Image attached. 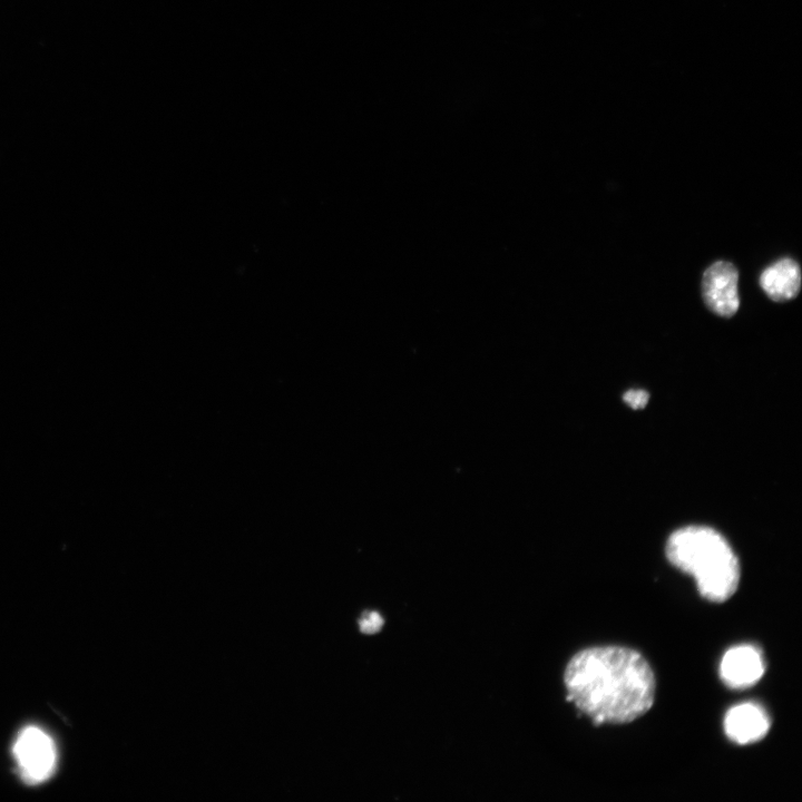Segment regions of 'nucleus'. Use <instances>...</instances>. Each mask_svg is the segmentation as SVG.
Listing matches in <instances>:
<instances>
[{
	"label": "nucleus",
	"instance_id": "nucleus-3",
	"mask_svg": "<svg viewBox=\"0 0 802 802\" xmlns=\"http://www.w3.org/2000/svg\"><path fill=\"white\" fill-rule=\"evenodd\" d=\"M12 752L19 774L28 784H39L55 771V743L47 733L36 726H28L19 733Z\"/></svg>",
	"mask_w": 802,
	"mask_h": 802
},
{
	"label": "nucleus",
	"instance_id": "nucleus-9",
	"mask_svg": "<svg viewBox=\"0 0 802 802\" xmlns=\"http://www.w3.org/2000/svg\"><path fill=\"white\" fill-rule=\"evenodd\" d=\"M648 393L644 390H629L624 394V401L633 409H642L648 401Z\"/></svg>",
	"mask_w": 802,
	"mask_h": 802
},
{
	"label": "nucleus",
	"instance_id": "nucleus-6",
	"mask_svg": "<svg viewBox=\"0 0 802 802\" xmlns=\"http://www.w3.org/2000/svg\"><path fill=\"white\" fill-rule=\"evenodd\" d=\"M771 722L765 710L755 703H743L728 710L724 717V731L737 744H750L762 740Z\"/></svg>",
	"mask_w": 802,
	"mask_h": 802
},
{
	"label": "nucleus",
	"instance_id": "nucleus-7",
	"mask_svg": "<svg viewBox=\"0 0 802 802\" xmlns=\"http://www.w3.org/2000/svg\"><path fill=\"white\" fill-rule=\"evenodd\" d=\"M760 285L772 301L784 302L795 297L801 288L799 264L789 257L774 262L761 273Z\"/></svg>",
	"mask_w": 802,
	"mask_h": 802
},
{
	"label": "nucleus",
	"instance_id": "nucleus-5",
	"mask_svg": "<svg viewBox=\"0 0 802 802\" xmlns=\"http://www.w3.org/2000/svg\"><path fill=\"white\" fill-rule=\"evenodd\" d=\"M765 672L761 651L752 645H741L728 649L720 665V675L731 688H745L760 681Z\"/></svg>",
	"mask_w": 802,
	"mask_h": 802
},
{
	"label": "nucleus",
	"instance_id": "nucleus-1",
	"mask_svg": "<svg viewBox=\"0 0 802 802\" xmlns=\"http://www.w3.org/2000/svg\"><path fill=\"white\" fill-rule=\"evenodd\" d=\"M567 700L595 725L623 724L644 715L655 698V677L637 652L619 646L578 652L566 666Z\"/></svg>",
	"mask_w": 802,
	"mask_h": 802
},
{
	"label": "nucleus",
	"instance_id": "nucleus-4",
	"mask_svg": "<svg viewBox=\"0 0 802 802\" xmlns=\"http://www.w3.org/2000/svg\"><path fill=\"white\" fill-rule=\"evenodd\" d=\"M739 272L725 261H717L706 268L702 278V293L706 306L724 317L734 315L740 306Z\"/></svg>",
	"mask_w": 802,
	"mask_h": 802
},
{
	"label": "nucleus",
	"instance_id": "nucleus-8",
	"mask_svg": "<svg viewBox=\"0 0 802 802\" xmlns=\"http://www.w3.org/2000/svg\"><path fill=\"white\" fill-rule=\"evenodd\" d=\"M383 619L378 613H366L360 619V628L363 633L372 634L379 630Z\"/></svg>",
	"mask_w": 802,
	"mask_h": 802
},
{
	"label": "nucleus",
	"instance_id": "nucleus-2",
	"mask_svg": "<svg viewBox=\"0 0 802 802\" xmlns=\"http://www.w3.org/2000/svg\"><path fill=\"white\" fill-rule=\"evenodd\" d=\"M672 565L692 575L702 597L723 603L734 595L740 583V565L726 539L704 526L674 531L666 544Z\"/></svg>",
	"mask_w": 802,
	"mask_h": 802
}]
</instances>
